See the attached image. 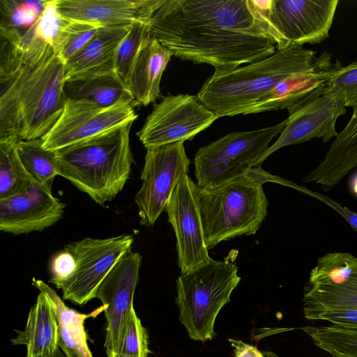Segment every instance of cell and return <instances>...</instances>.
I'll return each mask as SVG.
<instances>
[{
  "mask_svg": "<svg viewBox=\"0 0 357 357\" xmlns=\"http://www.w3.org/2000/svg\"><path fill=\"white\" fill-rule=\"evenodd\" d=\"M324 88V87H323ZM323 88L297 103L287 107L289 117L280 137L257 163H261L280 149L301 144L314 138L324 143L338 135L335 123L340 116L347 112L345 105L323 93Z\"/></svg>",
  "mask_w": 357,
  "mask_h": 357,
  "instance_id": "obj_14",
  "label": "cell"
},
{
  "mask_svg": "<svg viewBox=\"0 0 357 357\" xmlns=\"http://www.w3.org/2000/svg\"><path fill=\"white\" fill-rule=\"evenodd\" d=\"M53 357H67V356L64 354V353L62 351H61L59 349Z\"/></svg>",
  "mask_w": 357,
  "mask_h": 357,
  "instance_id": "obj_42",
  "label": "cell"
},
{
  "mask_svg": "<svg viewBox=\"0 0 357 357\" xmlns=\"http://www.w3.org/2000/svg\"><path fill=\"white\" fill-rule=\"evenodd\" d=\"M142 257L130 250L112 268L98 287L95 298L105 306L106 354L118 353L133 307Z\"/></svg>",
  "mask_w": 357,
  "mask_h": 357,
  "instance_id": "obj_15",
  "label": "cell"
},
{
  "mask_svg": "<svg viewBox=\"0 0 357 357\" xmlns=\"http://www.w3.org/2000/svg\"><path fill=\"white\" fill-rule=\"evenodd\" d=\"M66 18L53 49L66 63L96 35L101 25Z\"/></svg>",
  "mask_w": 357,
  "mask_h": 357,
  "instance_id": "obj_32",
  "label": "cell"
},
{
  "mask_svg": "<svg viewBox=\"0 0 357 357\" xmlns=\"http://www.w3.org/2000/svg\"><path fill=\"white\" fill-rule=\"evenodd\" d=\"M64 62L34 34L20 46L1 40L0 141L40 139L66 102Z\"/></svg>",
  "mask_w": 357,
  "mask_h": 357,
  "instance_id": "obj_2",
  "label": "cell"
},
{
  "mask_svg": "<svg viewBox=\"0 0 357 357\" xmlns=\"http://www.w3.org/2000/svg\"><path fill=\"white\" fill-rule=\"evenodd\" d=\"M338 0H272L268 20L277 49L317 44L329 36Z\"/></svg>",
  "mask_w": 357,
  "mask_h": 357,
  "instance_id": "obj_12",
  "label": "cell"
},
{
  "mask_svg": "<svg viewBox=\"0 0 357 357\" xmlns=\"http://www.w3.org/2000/svg\"><path fill=\"white\" fill-rule=\"evenodd\" d=\"M33 285L49 299L58 321L59 347L67 357H93L87 344L84 322L96 318L105 311L101 305L89 314H83L68 307L56 292L43 280L33 278Z\"/></svg>",
  "mask_w": 357,
  "mask_h": 357,
  "instance_id": "obj_22",
  "label": "cell"
},
{
  "mask_svg": "<svg viewBox=\"0 0 357 357\" xmlns=\"http://www.w3.org/2000/svg\"><path fill=\"white\" fill-rule=\"evenodd\" d=\"M314 344L333 357H357V329L331 324L301 328Z\"/></svg>",
  "mask_w": 357,
  "mask_h": 357,
  "instance_id": "obj_29",
  "label": "cell"
},
{
  "mask_svg": "<svg viewBox=\"0 0 357 357\" xmlns=\"http://www.w3.org/2000/svg\"><path fill=\"white\" fill-rule=\"evenodd\" d=\"M287 123V119L268 128L231 132L200 147L194 158L197 185L213 188L256 167L271 141L282 132Z\"/></svg>",
  "mask_w": 357,
  "mask_h": 357,
  "instance_id": "obj_7",
  "label": "cell"
},
{
  "mask_svg": "<svg viewBox=\"0 0 357 357\" xmlns=\"http://www.w3.org/2000/svg\"><path fill=\"white\" fill-rule=\"evenodd\" d=\"M173 52L151 36L136 63L131 82V93L136 105L147 106L160 96V84Z\"/></svg>",
  "mask_w": 357,
  "mask_h": 357,
  "instance_id": "obj_23",
  "label": "cell"
},
{
  "mask_svg": "<svg viewBox=\"0 0 357 357\" xmlns=\"http://www.w3.org/2000/svg\"><path fill=\"white\" fill-rule=\"evenodd\" d=\"M136 106L132 100L102 107L86 100L66 98L59 118L41 138L43 146L56 151L132 123L138 116Z\"/></svg>",
  "mask_w": 357,
  "mask_h": 357,
  "instance_id": "obj_8",
  "label": "cell"
},
{
  "mask_svg": "<svg viewBox=\"0 0 357 357\" xmlns=\"http://www.w3.org/2000/svg\"><path fill=\"white\" fill-rule=\"evenodd\" d=\"M220 117L197 96L168 94L153 107L136 135L146 149L192 140Z\"/></svg>",
  "mask_w": 357,
  "mask_h": 357,
  "instance_id": "obj_11",
  "label": "cell"
},
{
  "mask_svg": "<svg viewBox=\"0 0 357 357\" xmlns=\"http://www.w3.org/2000/svg\"><path fill=\"white\" fill-rule=\"evenodd\" d=\"M151 36L149 24L134 23L116 49L114 69L130 93L136 63L143 47Z\"/></svg>",
  "mask_w": 357,
  "mask_h": 357,
  "instance_id": "obj_28",
  "label": "cell"
},
{
  "mask_svg": "<svg viewBox=\"0 0 357 357\" xmlns=\"http://www.w3.org/2000/svg\"><path fill=\"white\" fill-rule=\"evenodd\" d=\"M165 0H56L65 17L102 26L150 24Z\"/></svg>",
  "mask_w": 357,
  "mask_h": 357,
  "instance_id": "obj_17",
  "label": "cell"
},
{
  "mask_svg": "<svg viewBox=\"0 0 357 357\" xmlns=\"http://www.w3.org/2000/svg\"><path fill=\"white\" fill-rule=\"evenodd\" d=\"M64 93L66 98L86 100L102 107H109L123 100H135L114 66L94 68L66 79Z\"/></svg>",
  "mask_w": 357,
  "mask_h": 357,
  "instance_id": "obj_20",
  "label": "cell"
},
{
  "mask_svg": "<svg viewBox=\"0 0 357 357\" xmlns=\"http://www.w3.org/2000/svg\"><path fill=\"white\" fill-rule=\"evenodd\" d=\"M132 123L56 151L58 175L103 206L129 178Z\"/></svg>",
  "mask_w": 357,
  "mask_h": 357,
  "instance_id": "obj_5",
  "label": "cell"
},
{
  "mask_svg": "<svg viewBox=\"0 0 357 357\" xmlns=\"http://www.w3.org/2000/svg\"><path fill=\"white\" fill-rule=\"evenodd\" d=\"M355 167H357V109L335 138L324 160L305 176L303 182L317 183L328 191Z\"/></svg>",
  "mask_w": 357,
  "mask_h": 357,
  "instance_id": "obj_19",
  "label": "cell"
},
{
  "mask_svg": "<svg viewBox=\"0 0 357 357\" xmlns=\"http://www.w3.org/2000/svg\"><path fill=\"white\" fill-rule=\"evenodd\" d=\"M66 18L59 13L56 0L48 1L34 27V33L52 47L60 33Z\"/></svg>",
  "mask_w": 357,
  "mask_h": 357,
  "instance_id": "obj_35",
  "label": "cell"
},
{
  "mask_svg": "<svg viewBox=\"0 0 357 357\" xmlns=\"http://www.w3.org/2000/svg\"><path fill=\"white\" fill-rule=\"evenodd\" d=\"M74 267L73 256L64 248L52 257L50 268L51 277L49 282L56 287L72 274Z\"/></svg>",
  "mask_w": 357,
  "mask_h": 357,
  "instance_id": "obj_36",
  "label": "cell"
},
{
  "mask_svg": "<svg viewBox=\"0 0 357 357\" xmlns=\"http://www.w3.org/2000/svg\"><path fill=\"white\" fill-rule=\"evenodd\" d=\"M272 0H165L149 24L174 56L229 71L277 50L268 20Z\"/></svg>",
  "mask_w": 357,
  "mask_h": 357,
  "instance_id": "obj_1",
  "label": "cell"
},
{
  "mask_svg": "<svg viewBox=\"0 0 357 357\" xmlns=\"http://www.w3.org/2000/svg\"><path fill=\"white\" fill-rule=\"evenodd\" d=\"M240 281L234 261L213 259L177 278L175 303L179 321L190 339L205 342L215 336L217 316L230 302L231 293Z\"/></svg>",
  "mask_w": 357,
  "mask_h": 357,
  "instance_id": "obj_6",
  "label": "cell"
},
{
  "mask_svg": "<svg viewBox=\"0 0 357 357\" xmlns=\"http://www.w3.org/2000/svg\"><path fill=\"white\" fill-rule=\"evenodd\" d=\"M323 93L357 109V61L337 68L326 82Z\"/></svg>",
  "mask_w": 357,
  "mask_h": 357,
  "instance_id": "obj_33",
  "label": "cell"
},
{
  "mask_svg": "<svg viewBox=\"0 0 357 357\" xmlns=\"http://www.w3.org/2000/svg\"><path fill=\"white\" fill-rule=\"evenodd\" d=\"M59 326L55 312L42 292L31 308L24 331L10 340L13 345H26V357H53L59 349Z\"/></svg>",
  "mask_w": 357,
  "mask_h": 357,
  "instance_id": "obj_21",
  "label": "cell"
},
{
  "mask_svg": "<svg viewBox=\"0 0 357 357\" xmlns=\"http://www.w3.org/2000/svg\"><path fill=\"white\" fill-rule=\"evenodd\" d=\"M354 276H357V257L348 252H331L318 259L310 272L308 283L339 284Z\"/></svg>",
  "mask_w": 357,
  "mask_h": 357,
  "instance_id": "obj_31",
  "label": "cell"
},
{
  "mask_svg": "<svg viewBox=\"0 0 357 357\" xmlns=\"http://www.w3.org/2000/svg\"><path fill=\"white\" fill-rule=\"evenodd\" d=\"M298 190L304 192L318 200L324 202L326 205L329 206L337 213H339L347 222L348 223L357 231V213L349 210L348 208L344 207L333 201L332 199L321 195L318 192H313L307 190V188L299 186Z\"/></svg>",
  "mask_w": 357,
  "mask_h": 357,
  "instance_id": "obj_38",
  "label": "cell"
},
{
  "mask_svg": "<svg viewBox=\"0 0 357 357\" xmlns=\"http://www.w3.org/2000/svg\"><path fill=\"white\" fill-rule=\"evenodd\" d=\"M17 150L24 167L36 182L52 184L58 175L56 151L45 149L41 138L19 141Z\"/></svg>",
  "mask_w": 357,
  "mask_h": 357,
  "instance_id": "obj_30",
  "label": "cell"
},
{
  "mask_svg": "<svg viewBox=\"0 0 357 357\" xmlns=\"http://www.w3.org/2000/svg\"><path fill=\"white\" fill-rule=\"evenodd\" d=\"M52 184L34 182L25 191L0 199V230L12 234L40 231L62 218L66 204L52 192Z\"/></svg>",
  "mask_w": 357,
  "mask_h": 357,
  "instance_id": "obj_16",
  "label": "cell"
},
{
  "mask_svg": "<svg viewBox=\"0 0 357 357\" xmlns=\"http://www.w3.org/2000/svg\"><path fill=\"white\" fill-rule=\"evenodd\" d=\"M48 1L0 0V39L20 46L32 31Z\"/></svg>",
  "mask_w": 357,
  "mask_h": 357,
  "instance_id": "obj_26",
  "label": "cell"
},
{
  "mask_svg": "<svg viewBox=\"0 0 357 357\" xmlns=\"http://www.w3.org/2000/svg\"><path fill=\"white\" fill-rule=\"evenodd\" d=\"M190 163L182 142L146 149L142 183L135 197L142 225L153 226L166 211L177 184L188 173Z\"/></svg>",
  "mask_w": 357,
  "mask_h": 357,
  "instance_id": "obj_10",
  "label": "cell"
},
{
  "mask_svg": "<svg viewBox=\"0 0 357 357\" xmlns=\"http://www.w3.org/2000/svg\"><path fill=\"white\" fill-rule=\"evenodd\" d=\"M199 187L186 174L177 184L166 208L175 236L181 274L208 263L198 195Z\"/></svg>",
  "mask_w": 357,
  "mask_h": 357,
  "instance_id": "obj_13",
  "label": "cell"
},
{
  "mask_svg": "<svg viewBox=\"0 0 357 357\" xmlns=\"http://www.w3.org/2000/svg\"><path fill=\"white\" fill-rule=\"evenodd\" d=\"M331 59L330 53H321L310 69L280 82L248 114L287 108L323 88L332 74L342 66L337 60L332 63Z\"/></svg>",
  "mask_w": 357,
  "mask_h": 357,
  "instance_id": "obj_18",
  "label": "cell"
},
{
  "mask_svg": "<svg viewBox=\"0 0 357 357\" xmlns=\"http://www.w3.org/2000/svg\"><path fill=\"white\" fill-rule=\"evenodd\" d=\"M307 319L314 320L321 313L342 309L357 310V276L339 284L307 283L303 298Z\"/></svg>",
  "mask_w": 357,
  "mask_h": 357,
  "instance_id": "obj_25",
  "label": "cell"
},
{
  "mask_svg": "<svg viewBox=\"0 0 357 357\" xmlns=\"http://www.w3.org/2000/svg\"><path fill=\"white\" fill-rule=\"evenodd\" d=\"M149 352L146 331L133 307L127 321L118 353L132 357H147Z\"/></svg>",
  "mask_w": 357,
  "mask_h": 357,
  "instance_id": "obj_34",
  "label": "cell"
},
{
  "mask_svg": "<svg viewBox=\"0 0 357 357\" xmlns=\"http://www.w3.org/2000/svg\"><path fill=\"white\" fill-rule=\"evenodd\" d=\"M266 182L296 186L258 166L215 188H199V210L208 250L222 241L257 231L267 215L268 202L263 189Z\"/></svg>",
  "mask_w": 357,
  "mask_h": 357,
  "instance_id": "obj_4",
  "label": "cell"
},
{
  "mask_svg": "<svg viewBox=\"0 0 357 357\" xmlns=\"http://www.w3.org/2000/svg\"><path fill=\"white\" fill-rule=\"evenodd\" d=\"M130 234L105 238H85L68 244L65 248L73 256L72 274L56 286L62 298L84 305L95 298L96 291L115 264L130 250L133 243Z\"/></svg>",
  "mask_w": 357,
  "mask_h": 357,
  "instance_id": "obj_9",
  "label": "cell"
},
{
  "mask_svg": "<svg viewBox=\"0 0 357 357\" xmlns=\"http://www.w3.org/2000/svg\"><path fill=\"white\" fill-rule=\"evenodd\" d=\"M107 357H132L120 353H112L107 355Z\"/></svg>",
  "mask_w": 357,
  "mask_h": 357,
  "instance_id": "obj_41",
  "label": "cell"
},
{
  "mask_svg": "<svg viewBox=\"0 0 357 357\" xmlns=\"http://www.w3.org/2000/svg\"><path fill=\"white\" fill-rule=\"evenodd\" d=\"M227 340L234 348V357H278L273 351H260L255 346L239 340L229 338Z\"/></svg>",
  "mask_w": 357,
  "mask_h": 357,
  "instance_id": "obj_39",
  "label": "cell"
},
{
  "mask_svg": "<svg viewBox=\"0 0 357 357\" xmlns=\"http://www.w3.org/2000/svg\"><path fill=\"white\" fill-rule=\"evenodd\" d=\"M351 187L353 193L357 196V175L353 178Z\"/></svg>",
  "mask_w": 357,
  "mask_h": 357,
  "instance_id": "obj_40",
  "label": "cell"
},
{
  "mask_svg": "<svg viewBox=\"0 0 357 357\" xmlns=\"http://www.w3.org/2000/svg\"><path fill=\"white\" fill-rule=\"evenodd\" d=\"M130 26L100 27L92 39L66 62V79L94 68L114 66L116 49Z\"/></svg>",
  "mask_w": 357,
  "mask_h": 357,
  "instance_id": "obj_24",
  "label": "cell"
},
{
  "mask_svg": "<svg viewBox=\"0 0 357 357\" xmlns=\"http://www.w3.org/2000/svg\"><path fill=\"white\" fill-rule=\"evenodd\" d=\"M14 141H0V199L21 193L35 181L24 167Z\"/></svg>",
  "mask_w": 357,
  "mask_h": 357,
  "instance_id": "obj_27",
  "label": "cell"
},
{
  "mask_svg": "<svg viewBox=\"0 0 357 357\" xmlns=\"http://www.w3.org/2000/svg\"><path fill=\"white\" fill-rule=\"evenodd\" d=\"M316 52L290 44L260 61L229 71H214L197 95L198 100L220 118L248 114L284 79L310 69Z\"/></svg>",
  "mask_w": 357,
  "mask_h": 357,
  "instance_id": "obj_3",
  "label": "cell"
},
{
  "mask_svg": "<svg viewBox=\"0 0 357 357\" xmlns=\"http://www.w3.org/2000/svg\"><path fill=\"white\" fill-rule=\"evenodd\" d=\"M314 320H325L342 327L357 329V310L342 309L319 314Z\"/></svg>",
  "mask_w": 357,
  "mask_h": 357,
  "instance_id": "obj_37",
  "label": "cell"
}]
</instances>
